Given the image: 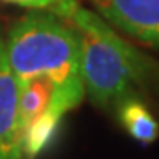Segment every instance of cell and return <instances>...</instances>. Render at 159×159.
Here are the masks:
<instances>
[{
	"instance_id": "1",
	"label": "cell",
	"mask_w": 159,
	"mask_h": 159,
	"mask_svg": "<svg viewBox=\"0 0 159 159\" xmlns=\"http://www.w3.org/2000/svg\"><path fill=\"white\" fill-rule=\"evenodd\" d=\"M80 34V74L97 108H113L125 96L159 87V64L131 44L96 11L80 4L66 20Z\"/></svg>"
},
{
	"instance_id": "2",
	"label": "cell",
	"mask_w": 159,
	"mask_h": 159,
	"mask_svg": "<svg viewBox=\"0 0 159 159\" xmlns=\"http://www.w3.org/2000/svg\"><path fill=\"white\" fill-rule=\"evenodd\" d=\"M6 58L18 87L46 78L76 108L85 99L76 27L48 11H29L4 32Z\"/></svg>"
},
{
	"instance_id": "3",
	"label": "cell",
	"mask_w": 159,
	"mask_h": 159,
	"mask_svg": "<svg viewBox=\"0 0 159 159\" xmlns=\"http://www.w3.org/2000/svg\"><path fill=\"white\" fill-rule=\"evenodd\" d=\"M119 32L159 51V0H89Z\"/></svg>"
},
{
	"instance_id": "4",
	"label": "cell",
	"mask_w": 159,
	"mask_h": 159,
	"mask_svg": "<svg viewBox=\"0 0 159 159\" xmlns=\"http://www.w3.org/2000/svg\"><path fill=\"white\" fill-rule=\"evenodd\" d=\"M18 81L6 58L0 27V159H25L18 115Z\"/></svg>"
},
{
	"instance_id": "5",
	"label": "cell",
	"mask_w": 159,
	"mask_h": 159,
	"mask_svg": "<svg viewBox=\"0 0 159 159\" xmlns=\"http://www.w3.org/2000/svg\"><path fill=\"white\" fill-rule=\"evenodd\" d=\"M66 113L69 111L55 101L53 94V101L50 106L21 129V147L25 159H37L51 147Z\"/></svg>"
},
{
	"instance_id": "6",
	"label": "cell",
	"mask_w": 159,
	"mask_h": 159,
	"mask_svg": "<svg viewBox=\"0 0 159 159\" xmlns=\"http://www.w3.org/2000/svg\"><path fill=\"white\" fill-rule=\"evenodd\" d=\"M119 124L124 131L138 143L148 145L157 140L159 136V122L148 110L142 96H125L113 106Z\"/></svg>"
},
{
	"instance_id": "7",
	"label": "cell",
	"mask_w": 159,
	"mask_h": 159,
	"mask_svg": "<svg viewBox=\"0 0 159 159\" xmlns=\"http://www.w3.org/2000/svg\"><path fill=\"white\" fill-rule=\"evenodd\" d=\"M55 85L46 78H35L27 81L18 90V115L20 127H25L30 120L39 117L53 101Z\"/></svg>"
},
{
	"instance_id": "8",
	"label": "cell",
	"mask_w": 159,
	"mask_h": 159,
	"mask_svg": "<svg viewBox=\"0 0 159 159\" xmlns=\"http://www.w3.org/2000/svg\"><path fill=\"white\" fill-rule=\"evenodd\" d=\"M0 2L12 4L29 11H48L64 20H67L80 4V0H0Z\"/></svg>"
}]
</instances>
